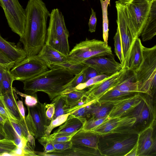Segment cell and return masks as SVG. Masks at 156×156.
<instances>
[{
  "label": "cell",
  "instance_id": "obj_1",
  "mask_svg": "<svg viewBox=\"0 0 156 156\" xmlns=\"http://www.w3.org/2000/svg\"><path fill=\"white\" fill-rule=\"evenodd\" d=\"M25 9V30L20 41L28 57L37 55L45 44L50 13L42 0H29Z\"/></svg>",
  "mask_w": 156,
  "mask_h": 156
},
{
  "label": "cell",
  "instance_id": "obj_20",
  "mask_svg": "<svg viewBox=\"0 0 156 156\" xmlns=\"http://www.w3.org/2000/svg\"><path fill=\"white\" fill-rule=\"evenodd\" d=\"M100 135L91 130L81 129L72 137L71 141L72 144L81 145L98 149Z\"/></svg>",
  "mask_w": 156,
  "mask_h": 156
},
{
  "label": "cell",
  "instance_id": "obj_19",
  "mask_svg": "<svg viewBox=\"0 0 156 156\" xmlns=\"http://www.w3.org/2000/svg\"><path fill=\"white\" fill-rule=\"evenodd\" d=\"M43 156H101L98 150L84 146L73 144L71 147L63 151L42 153Z\"/></svg>",
  "mask_w": 156,
  "mask_h": 156
},
{
  "label": "cell",
  "instance_id": "obj_25",
  "mask_svg": "<svg viewBox=\"0 0 156 156\" xmlns=\"http://www.w3.org/2000/svg\"><path fill=\"white\" fill-rule=\"evenodd\" d=\"M156 34V0L153 2L149 17L143 28L140 35L142 40H151Z\"/></svg>",
  "mask_w": 156,
  "mask_h": 156
},
{
  "label": "cell",
  "instance_id": "obj_16",
  "mask_svg": "<svg viewBox=\"0 0 156 156\" xmlns=\"http://www.w3.org/2000/svg\"><path fill=\"white\" fill-rule=\"evenodd\" d=\"M136 121L134 117H121L109 119L100 125L99 127L91 130L99 135L113 133L119 130L132 127Z\"/></svg>",
  "mask_w": 156,
  "mask_h": 156
},
{
  "label": "cell",
  "instance_id": "obj_7",
  "mask_svg": "<svg viewBox=\"0 0 156 156\" xmlns=\"http://www.w3.org/2000/svg\"><path fill=\"white\" fill-rule=\"evenodd\" d=\"M141 94L140 102L122 116L135 118L136 121L132 127L139 133L149 126L156 118V107L153 98L147 94Z\"/></svg>",
  "mask_w": 156,
  "mask_h": 156
},
{
  "label": "cell",
  "instance_id": "obj_2",
  "mask_svg": "<svg viewBox=\"0 0 156 156\" xmlns=\"http://www.w3.org/2000/svg\"><path fill=\"white\" fill-rule=\"evenodd\" d=\"M74 75L60 67L53 68L23 82L25 94L35 96L41 91L47 94L51 100L66 93L69 83Z\"/></svg>",
  "mask_w": 156,
  "mask_h": 156
},
{
  "label": "cell",
  "instance_id": "obj_51",
  "mask_svg": "<svg viewBox=\"0 0 156 156\" xmlns=\"http://www.w3.org/2000/svg\"><path fill=\"white\" fill-rule=\"evenodd\" d=\"M44 147V153H48L53 152L55 151V149L54 146V144L50 142H47L41 144Z\"/></svg>",
  "mask_w": 156,
  "mask_h": 156
},
{
  "label": "cell",
  "instance_id": "obj_61",
  "mask_svg": "<svg viewBox=\"0 0 156 156\" xmlns=\"http://www.w3.org/2000/svg\"><path fill=\"white\" fill-rule=\"evenodd\" d=\"M83 0V1H84L85 0Z\"/></svg>",
  "mask_w": 156,
  "mask_h": 156
},
{
  "label": "cell",
  "instance_id": "obj_33",
  "mask_svg": "<svg viewBox=\"0 0 156 156\" xmlns=\"http://www.w3.org/2000/svg\"><path fill=\"white\" fill-rule=\"evenodd\" d=\"M84 65L82 64H76L68 61L53 63L49 67L51 69L56 67L62 68L74 76L80 73L83 70Z\"/></svg>",
  "mask_w": 156,
  "mask_h": 156
},
{
  "label": "cell",
  "instance_id": "obj_42",
  "mask_svg": "<svg viewBox=\"0 0 156 156\" xmlns=\"http://www.w3.org/2000/svg\"><path fill=\"white\" fill-rule=\"evenodd\" d=\"M15 64L3 51L0 50V66L6 70H10Z\"/></svg>",
  "mask_w": 156,
  "mask_h": 156
},
{
  "label": "cell",
  "instance_id": "obj_28",
  "mask_svg": "<svg viewBox=\"0 0 156 156\" xmlns=\"http://www.w3.org/2000/svg\"><path fill=\"white\" fill-rule=\"evenodd\" d=\"M113 104L111 103L100 104L95 102L90 105L87 115L90 114L93 118L100 119L108 116Z\"/></svg>",
  "mask_w": 156,
  "mask_h": 156
},
{
  "label": "cell",
  "instance_id": "obj_24",
  "mask_svg": "<svg viewBox=\"0 0 156 156\" xmlns=\"http://www.w3.org/2000/svg\"><path fill=\"white\" fill-rule=\"evenodd\" d=\"M16 89L13 87L10 91L7 92L1 96L3 104L9 115L12 118L20 120L22 118L18 108L16 101L19 99Z\"/></svg>",
  "mask_w": 156,
  "mask_h": 156
},
{
  "label": "cell",
  "instance_id": "obj_23",
  "mask_svg": "<svg viewBox=\"0 0 156 156\" xmlns=\"http://www.w3.org/2000/svg\"><path fill=\"white\" fill-rule=\"evenodd\" d=\"M143 46L139 37L134 39L125 68L133 71L138 68L143 61Z\"/></svg>",
  "mask_w": 156,
  "mask_h": 156
},
{
  "label": "cell",
  "instance_id": "obj_50",
  "mask_svg": "<svg viewBox=\"0 0 156 156\" xmlns=\"http://www.w3.org/2000/svg\"><path fill=\"white\" fill-rule=\"evenodd\" d=\"M1 96L0 97V114L4 117L8 119L11 117L9 114L7 109L3 103Z\"/></svg>",
  "mask_w": 156,
  "mask_h": 156
},
{
  "label": "cell",
  "instance_id": "obj_12",
  "mask_svg": "<svg viewBox=\"0 0 156 156\" xmlns=\"http://www.w3.org/2000/svg\"><path fill=\"white\" fill-rule=\"evenodd\" d=\"M153 1L147 0H130L125 4L138 37L149 17Z\"/></svg>",
  "mask_w": 156,
  "mask_h": 156
},
{
  "label": "cell",
  "instance_id": "obj_59",
  "mask_svg": "<svg viewBox=\"0 0 156 156\" xmlns=\"http://www.w3.org/2000/svg\"><path fill=\"white\" fill-rule=\"evenodd\" d=\"M149 1H150V2H151V1H154V0H147Z\"/></svg>",
  "mask_w": 156,
  "mask_h": 156
},
{
  "label": "cell",
  "instance_id": "obj_55",
  "mask_svg": "<svg viewBox=\"0 0 156 156\" xmlns=\"http://www.w3.org/2000/svg\"><path fill=\"white\" fill-rule=\"evenodd\" d=\"M7 119L0 114V123L3 125Z\"/></svg>",
  "mask_w": 156,
  "mask_h": 156
},
{
  "label": "cell",
  "instance_id": "obj_54",
  "mask_svg": "<svg viewBox=\"0 0 156 156\" xmlns=\"http://www.w3.org/2000/svg\"><path fill=\"white\" fill-rule=\"evenodd\" d=\"M5 69L0 66V93L2 96V81L3 74Z\"/></svg>",
  "mask_w": 156,
  "mask_h": 156
},
{
  "label": "cell",
  "instance_id": "obj_26",
  "mask_svg": "<svg viewBox=\"0 0 156 156\" xmlns=\"http://www.w3.org/2000/svg\"><path fill=\"white\" fill-rule=\"evenodd\" d=\"M138 92L122 91L112 88L104 94L96 102L100 104L111 103L113 105L126 98L133 96Z\"/></svg>",
  "mask_w": 156,
  "mask_h": 156
},
{
  "label": "cell",
  "instance_id": "obj_58",
  "mask_svg": "<svg viewBox=\"0 0 156 156\" xmlns=\"http://www.w3.org/2000/svg\"><path fill=\"white\" fill-rule=\"evenodd\" d=\"M6 139L5 135L0 132V140Z\"/></svg>",
  "mask_w": 156,
  "mask_h": 156
},
{
  "label": "cell",
  "instance_id": "obj_11",
  "mask_svg": "<svg viewBox=\"0 0 156 156\" xmlns=\"http://www.w3.org/2000/svg\"><path fill=\"white\" fill-rule=\"evenodd\" d=\"M130 72L126 68H122L119 72L88 87L85 97L86 102L93 103L96 102L108 91L127 78Z\"/></svg>",
  "mask_w": 156,
  "mask_h": 156
},
{
  "label": "cell",
  "instance_id": "obj_46",
  "mask_svg": "<svg viewBox=\"0 0 156 156\" xmlns=\"http://www.w3.org/2000/svg\"><path fill=\"white\" fill-rule=\"evenodd\" d=\"M55 150L61 151L65 150L71 147L72 144L71 140L68 141L54 144Z\"/></svg>",
  "mask_w": 156,
  "mask_h": 156
},
{
  "label": "cell",
  "instance_id": "obj_5",
  "mask_svg": "<svg viewBox=\"0 0 156 156\" xmlns=\"http://www.w3.org/2000/svg\"><path fill=\"white\" fill-rule=\"evenodd\" d=\"M45 44L68 55L70 52L69 32L64 17L59 9H53L50 13Z\"/></svg>",
  "mask_w": 156,
  "mask_h": 156
},
{
  "label": "cell",
  "instance_id": "obj_27",
  "mask_svg": "<svg viewBox=\"0 0 156 156\" xmlns=\"http://www.w3.org/2000/svg\"><path fill=\"white\" fill-rule=\"evenodd\" d=\"M3 127L6 139L13 141L18 148L23 150L27 140L20 137L11 125L8 119L3 125Z\"/></svg>",
  "mask_w": 156,
  "mask_h": 156
},
{
  "label": "cell",
  "instance_id": "obj_48",
  "mask_svg": "<svg viewBox=\"0 0 156 156\" xmlns=\"http://www.w3.org/2000/svg\"><path fill=\"white\" fill-rule=\"evenodd\" d=\"M55 112V106L53 104H47L46 114L47 118L51 121L54 114Z\"/></svg>",
  "mask_w": 156,
  "mask_h": 156
},
{
  "label": "cell",
  "instance_id": "obj_8",
  "mask_svg": "<svg viewBox=\"0 0 156 156\" xmlns=\"http://www.w3.org/2000/svg\"><path fill=\"white\" fill-rule=\"evenodd\" d=\"M46 105L38 100L35 105L27 106L28 113L25 116V122L28 131L35 139L45 136L46 129L51 122L46 115Z\"/></svg>",
  "mask_w": 156,
  "mask_h": 156
},
{
  "label": "cell",
  "instance_id": "obj_22",
  "mask_svg": "<svg viewBox=\"0 0 156 156\" xmlns=\"http://www.w3.org/2000/svg\"><path fill=\"white\" fill-rule=\"evenodd\" d=\"M37 56L47 65L48 67L53 63L68 61V55L45 44Z\"/></svg>",
  "mask_w": 156,
  "mask_h": 156
},
{
  "label": "cell",
  "instance_id": "obj_3",
  "mask_svg": "<svg viewBox=\"0 0 156 156\" xmlns=\"http://www.w3.org/2000/svg\"><path fill=\"white\" fill-rule=\"evenodd\" d=\"M138 133L132 127L99 135L98 149L101 156H126L136 144Z\"/></svg>",
  "mask_w": 156,
  "mask_h": 156
},
{
  "label": "cell",
  "instance_id": "obj_9",
  "mask_svg": "<svg viewBox=\"0 0 156 156\" xmlns=\"http://www.w3.org/2000/svg\"><path fill=\"white\" fill-rule=\"evenodd\" d=\"M9 27L20 37L23 36L26 23L25 9L18 0H0Z\"/></svg>",
  "mask_w": 156,
  "mask_h": 156
},
{
  "label": "cell",
  "instance_id": "obj_34",
  "mask_svg": "<svg viewBox=\"0 0 156 156\" xmlns=\"http://www.w3.org/2000/svg\"><path fill=\"white\" fill-rule=\"evenodd\" d=\"M10 70L5 69L3 74L2 81V95L11 91L13 88L12 84L15 80Z\"/></svg>",
  "mask_w": 156,
  "mask_h": 156
},
{
  "label": "cell",
  "instance_id": "obj_32",
  "mask_svg": "<svg viewBox=\"0 0 156 156\" xmlns=\"http://www.w3.org/2000/svg\"><path fill=\"white\" fill-rule=\"evenodd\" d=\"M11 125L16 132L22 139L27 140L30 133L27 128L25 119L22 118L20 120H16L11 117L8 119Z\"/></svg>",
  "mask_w": 156,
  "mask_h": 156
},
{
  "label": "cell",
  "instance_id": "obj_29",
  "mask_svg": "<svg viewBox=\"0 0 156 156\" xmlns=\"http://www.w3.org/2000/svg\"><path fill=\"white\" fill-rule=\"evenodd\" d=\"M113 88L122 91L139 93L138 83L134 72L131 71L127 78Z\"/></svg>",
  "mask_w": 156,
  "mask_h": 156
},
{
  "label": "cell",
  "instance_id": "obj_30",
  "mask_svg": "<svg viewBox=\"0 0 156 156\" xmlns=\"http://www.w3.org/2000/svg\"><path fill=\"white\" fill-rule=\"evenodd\" d=\"M51 103L54 105L55 112L51 121L60 115L68 113L70 106L68 104L66 96L64 94L57 96L52 100Z\"/></svg>",
  "mask_w": 156,
  "mask_h": 156
},
{
  "label": "cell",
  "instance_id": "obj_37",
  "mask_svg": "<svg viewBox=\"0 0 156 156\" xmlns=\"http://www.w3.org/2000/svg\"><path fill=\"white\" fill-rule=\"evenodd\" d=\"M113 39L114 41L115 52L119 59L122 68H123V58L122 48L119 30L118 27Z\"/></svg>",
  "mask_w": 156,
  "mask_h": 156
},
{
  "label": "cell",
  "instance_id": "obj_52",
  "mask_svg": "<svg viewBox=\"0 0 156 156\" xmlns=\"http://www.w3.org/2000/svg\"><path fill=\"white\" fill-rule=\"evenodd\" d=\"M16 103L19 111L22 118L25 119V110L23 101L18 100L17 101Z\"/></svg>",
  "mask_w": 156,
  "mask_h": 156
},
{
  "label": "cell",
  "instance_id": "obj_39",
  "mask_svg": "<svg viewBox=\"0 0 156 156\" xmlns=\"http://www.w3.org/2000/svg\"><path fill=\"white\" fill-rule=\"evenodd\" d=\"M70 114L68 113L60 115L51 122L48 126L45 131V136L49 135L52 130L64 123Z\"/></svg>",
  "mask_w": 156,
  "mask_h": 156
},
{
  "label": "cell",
  "instance_id": "obj_18",
  "mask_svg": "<svg viewBox=\"0 0 156 156\" xmlns=\"http://www.w3.org/2000/svg\"><path fill=\"white\" fill-rule=\"evenodd\" d=\"M141 94L138 93L113 105L108 117L110 118L120 117L133 108L140 101Z\"/></svg>",
  "mask_w": 156,
  "mask_h": 156
},
{
  "label": "cell",
  "instance_id": "obj_43",
  "mask_svg": "<svg viewBox=\"0 0 156 156\" xmlns=\"http://www.w3.org/2000/svg\"><path fill=\"white\" fill-rule=\"evenodd\" d=\"M16 92L17 94H19L22 97L25 98V103L27 106L32 107L35 105L39 100L36 94L35 96L27 95L23 93L16 89Z\"/></svg>",
  "mask_w": 156,
  "mask_h": 156
},
{
  "label": "cell",
  "instance_id": "obj_10",
  "mask_svg": "<svg viewBox=\"0 0 156 156\" xmlns=\"http://www.w3.org/2000/svg\"><path fill=\"white\" fill-rule=\"evenodd\" d=\"M46 63L37 55L27 57L14 64L10 71L15 80L23 82L48 70Z\"/></svg>",
  "mask_w": 156,
  "mask_h": 156
},
{
  "label": "cell",
  "instance_id": "obj_6",
  "mask_svg": "<svg viewBox=\"0 0 156 156\" xmlns=\"http://www.w3.org/2000/svg\"><path fill=\"white\" fill-rule=\"evenodd\" d=\"M113 56L111 47L106 45L103 41L86 38L84 41L76 44L68 56L69 62L81 64L92 58Z\"/></svg>",
  "mask_w": 156,
  "mask_h": 156
},
{
  "label": "cell",
  "instance_id": "obj_36",
  "mask_svg": "<svg viewBox=\"0 0 156 156\" xmlns=\"http://www.w3.org/2000/svg\"><path fill=\"white\" fill-rule=\"evenodd\" d=\"M17 148L12 141L6 139L0 140V156L4 153H8L9 156H12L13 152Z\"/></svg>",
  "mask_w": 156,
  "mask_h": 156
},
{
  "label": "cell",
  "instance_id": "obj_14",
  "mask_svg": "<svg viewBox=\"0 0 156 156\" xmlns=\"http://www.w3.org/2000/svg\"><path fill=\"white\" fill-rule=\"evenodd\" d=\"M156 120L139 132L137 156H156Z\"/></svg>",
  "mask_w": 156,
  "mask_h": 156
},
{
  "label": "cell",
  "instance_id": "obj_13",
  "mask_svg": "<svg viewBox=\"0 0 156 156\" xmlns=\"http://www.w3.org/2000/svg\"><path fill=\"white\" fill-rule=\"evenodd\" d=\"M125 4L119 1L115 2V7L117 13L116 22L120 35L123 58V68L127 61L133 43L131 32L126 23L124 11Z\"/></svg>",
  "mask_w": 156,
  "mask_h": 156
},
{
  "label": "cell",
  "instance_id": "obj_35",
  "mask_svg": "<svg viewBox=\"0 0 156 156\" xmlns=\"http://www.w3.org/2000/svg\"><path fill=\"white\" fill-rule=\"evenodd\" d=\"M86 90L75 89L65 94L68 104L70 106L85 96Z\"/></svg>",
  "mask_w": 156,
  "mask_h": 156
},
{
  "label": "cell",
  "instance_id": "obj_31",
  "mask_svg": "<svg viewBox=\"0 0 156 156\" xmlns=\"http://www.w3.org/2000/svg\"><path fill=\"white\" fill-rule=\"evenodd\" d=\"M102 12L103 37V41L106 45L108 44V18L107 8L110 4V0H100Z\"/></svg>",
  "mask_w": 156,
  "mask_h": 156
},
{
  "label": "cell",
  "instance_id": "obj_47",
  "mask_svg": "<svg viewBox=\"0 0 156 156\" xmlns=\"http://www.w3.org/2000/svg\"><path fill=\"white\" fill-rule=\"evenodd\" d=\"M23 156H37L34 149L27 142L23 149Z\"/></svg>",
  "mask_w": 156,
  "mask_h": 156
},
{
  "label": "cell",
  "instance_id": "obj_45",
  "mask_svg": "<svg viewBox=\"0 0 156 156\" xmlns=\"http://www.w3.org/2000/svg\"><path fill=\"white\" fill-rule=\"evenodd\" d=\"M91 13L88 22L89 31L91 33L94 32L96 30L97 18L96 13L92 8H91Z\"/></svg>",
  "mask_w": 156,
  "mask_h": 156
},
{
  "label": "cell",
  "instance_id": "obj_15",
  "mask_svg": "<svg viewBox=\"0 0 156 156\" xmlns=\"http://www.w3.org/2000/svg\"><path fill=\"white\" fill-rule=\"evenodd\" d=\"M104 57L90 58L82 64L93 68L100 75L105 74L110 75L119 72L122 69L121 63L115 60L113 56L109 57Z\"/></svg>",
  "mask_w": 156,
  "mask_h": 156
},
{
  "label": "cell",
  "instance_id": "obj_38",
  "mask_svg": "<svg viewBox=\"0 0 156 156\" xmlns=\"http://www.w3.org/2000/svg\"><path fill=\"white\" fill-rule=\"evenodd\" d=\"M110 119L108 116L100 119H95L92 117L87 120L82 129L84 130H92Z\"/></svg>",
  "mask_w": 156,
  "mask_h": 156
},
{
  "label": "cell",
  "instance_id": "obj_4",
  "mask_svg": "<svg viewBox=\"0 0 156 156\" xmlns=\"http://www.w3.org/2000/svg\"><path fill=\"white\" fill-rule=\"evenodd\" d=\"M143 61L135 71L139 93L154 98L156 92V45L151 48L142 47Z\"/></svg>",
  "mask_w": 156,
  "mask_h": 156
},
{
  "label": "cell",
  "instance_id": "obj_44",
  "mask_svg": "<svg viewBox=\"0 0 156 156\" xmlns=\"http://www.w3.org/2000/svg\"><path fill=\"white\" fill-rule=\"evenodd\" d=\"M84 66V71L85 74V82L91 78L100 75L93 68L88 66Z\"/></svg>",
  "mask_w": 156,
  "mask_h": 156
},
{
  "label": "cell",
  "instance_id": "obj_56",
  "mask_svg": "<svg viewBox=\"0 0 156 156\" xmlns=\"http://www.w3.org/2000/svg\"><path fill=\"white\" fill-rule=\"evenodd\" d=\"M121 3L123 4H126L128 3L130 0H118Z\"/></svg>",
  "mask_w": 156,
  "mask_h": 156
},
{
  "label": "cell",
  "instance_id": "obj_41",
  "mask_svg": "<svg viewBox=\"0 0 156 156\" xmlns=\"http://www.w3.org/2000/svg\"><path fill=\"white\" fill-rule=\"evenodd\" d=\"M84 66L82 70L78 74L75 75L73 78L69 83L66 93L74 90L75 88L77 85L85 82V74Z\"/></svg>",
  "mask_w": 156,
  "mask_h": 156
},
{
  "label": "cell",
  "instance_id": "obj_57",
  "mask_svg": "<svg viewBox=\"0 0 156 156\" xmlns=\"http://www.w3.org/2000/svg\"><path fill=\"white\" fill-rule=\"evenodd\" d=\"M0 132L1 133L4 134V131L3 127V125L0 123Z\"/></svg>",
  "mask_w": 156,
  "mask_h": 156
},
{
  "label": "cell",
  "instance_id": "obj_21",
  "mask_svg": "<svg viewBox=\"0 0 156 156\" xmlns=\"http://www.w3.org/2000/svg\"><path fill=\"white\" fill-rule=\"evenodd\" d=\"M0 50L5 53L15 64L27 58V54L23 48L14 43L8 41L0 34Z\"/></svg>",
  "mask_w": 156,
  "mask_h": 156
},
{
  "label": "cell",
  "instance_id": "obj_17",
  "mask_svg": "<svg viewBox=\"0 0 156 156\" xmlns=\"http://www.w3.org/2000/svg\"><path fill=\"white\" fill-rule=\"evenodd\" d=\"M87 120L84 117H75L70 114L66 121L57 129L52 134L47 136L54 137L69 135L82 129Z\"/></svg>",
  "mask_w": 156,
  "mask_h": 156
},
{
  "label": "cell",
  "instance_id": "obj_40",
  "mask_svg": "<svg viewBox=\"0 0 156 156\" xmlns=\"http://www.w3.org/2000/svg\"><path fill=\"white\" fill-rule=\"evenodd\" d=\"M109 76L105 74L99 75L88 80L85 82L81 83L77 85L75 89L83 90L103 80Z\"/></svg>",
  "mask_w": 156,
  "mask_h": 156
},
{
  "label": "cell",
  "instance_id": "obj_53",
  "mask_svg": "<svg viewBox=\"0 0 156 156\" xmlns=\"http://www.w3.org/2000/svg\"><path fill=\"white\" fill-rule=\"evenodd\" d=\"M137 143L126 156H137Z\"/></svg>",
  "mask_w": 156,
  "mask_h": 156
},
{
  "label": "cell",
  "instance_id": "obj_60",
  "mask_svg": "<svg viewBox=\"0 0 156 156\" xmlns=\"http://www.w3.org/2000/svg\"><path fill=\"white\" fill-rule=\"evenodd\" d=\"M2 95L0 93V97Z\"/></svg>",
  "mask_w": 156,
  "mask_h": 156
},
{
  "label": "cell",
  "instance_id": "obj_49",
  "mask_svg": "<svg viewBox=\"0 0 156 156\" xmlns=\"http://www.w3.org/2000/svg\"><path fill=\"white\" fill-rule=\"evenodd\" d=\"M86 106L81 107L71 114L75 117H84L87 115L88 110Z\"/></svg>",
  "mask_w": 156,
  "mask_h": 156
}]
</instances>
